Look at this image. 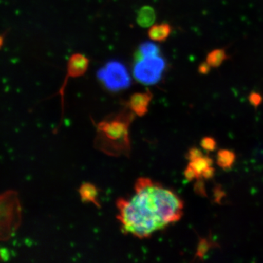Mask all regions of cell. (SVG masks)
<instances>
[{
    "label": "cell",
    "instance_id": "17",
    "mask_svg": "<svg viewBox=\"0 0 263 263\" xmlns=\"http://www.w3.org/2000/svg\"><path fill=\"white\" fill-rule=\"evenodd\" d=\"M202 154L201 151L199 150L197 148H191L188 152L187 158L190 161L195 160V159L199 158L202 157Z\"/></svg>",
    "mask_w": 263,
    "mask_h": 263
},
{
    "label": "cell",
    "instance_id": "16",
    "mask_svg": "<svg viewBox=\"0 0 263 263\" xmlns=\"http://www.w3.org/2000/svg\"><path fill=\"white\" fill-rule=\"evenodd\" d=\"M212 68V67L207 63L206 61L203 62L198 66V72L200 75H208L210 72Z\"/></svg>",
    "mask_w": 263,
    "mask_h": 263
},
{
    "label": "cell",
    "instance_id": "1",
    "mask_svg": "<svg viewBox=\"0 0 263 263\" xmlns=\"http://www.w3.org/2000/svg\"><path fill=\"white\" fill-rule=\"evenodd\" d=\"M117 208L123 232L145 238L179 221L183 203L169 189L148 178H141L135 185L134 195L119 199Z\"/></svg>",
    "mask_w": 263,
    "mask_h": 263
},
{
    "label": "cell",
    "instance_id": "5",
    "mask_svg": "<svg viewBox=\"0 0 263 263\" xmlns=\"http://www.w3.org/2000/svg\"><path fill=\"white\" fill-rule=\"evenodd\" d=\"M152 99V93L149 90H147L144 92L135 93L129 99V108L137 115L143 116L148 110Z\"/></svg>",
    "mask_w": 263,
    "mask_h": 263
},
{
    "label": "cell",
    "instance_id": "15",
    "mask_svg": "<svg viewBox=\"0 0 263 263\" xmlns=\"http://www.w3.org/2000/svg\"><path fill=\"white\" fill-rule=\"evenodd\" d=\"M209 246L210 243L208 242L206 240H202L199 243L198 249H197V255L199 257H202L204 254L206 253L207 251L209 250Z\"/></svg>",
    "mask_w": 263,
    "mask_h": 263
},
{
    "label": "cell",
    "instance_id": "10",
    "mask_svg": "<svg viewBox=\"0 0 263 263\" xmlns=\"http://www.w3.org/2000/svg\"><path fill=\"white\" fill-rule=\"evenodd\" d=\"M213 160L210 157H202L199 158L195 159V160L190 161L189 165L193 167L194 171H195L197 175V178H200L201 176L202 173L205 171L207 167L212 166Z\"/></svg>",
    "mask_w": 263,
    "mask_h": 263
},
{
    "label": "cell",
    "instance_id": "12",
    "mask_svg": "<svg viewBox=\"0 0 263 263\" xmlns=\"http://www.w3.org/2000/svg\"><path fill=\"white\" fill-rule=\"evenodd\" d=\"M80 193L82 199L88 201L95 202L97 195L96 189L91 184H85L81 187Z\"/></svg>",
    "mask_w": 263,
    "mask_h": 263
},
{
    "label": "cell",
    "instance_id": "4",
    "mask_svg": "<svg viewBox=\"0 0 263 263\" xmlns=\"http://www.w3.org/2000/svg\"><path fill=\"white\" fill-rule=\"evenodd\" d=\"M89 66V60L85 55L80 53H76L71 55L67 62V75L62 85L60 93L63 96L64 91L67 85L68 79H76L84 76L87 72Z\"/></svg>",
    "mask_w": 263,
    "mask_h": 263
},
{
    "label": "cell",
    "instance_id": "8",
    "mask_svg": "<svg viewBox=\"0 0 263 263\" xmlns=\"http://www.w3.org/2000/svg\"><path fill=\"white\" fill-rule=\"evenodd\" d=\"M228 59L229 56L227 53L226 48H216L208 53L205 61L212 68H218L221 67Z\"/></svg>",
    "mask_w": 263,
    "mask_h": 263
},
{
    "label": "cell",
    "instance_id": "9",
    "mask_svg": "<svg viewBox=\"0 0 263 263\" xmlns=\"http://www.w3.org/2000/svg\"><path fill=\"white\" fill-rule=\"evenodd\" d=\"M235 155L234 152L230 150H220L217 154V164L224 170L231 168L234 164Z\"/></svg>",
    "mask_w": 263,
    "mask_h": 263
},
{
    "label": "cell",
    "instance_id": "2",
    "mask_svg": "<svg viewBox=\"0 0 263 263\" xmlns=\"http://www.w3.org/2000/svg\"><path fill=\"white\" fill-rule=\"evenodd\" d=\"M165 61L160 55L138 57L133 69L137 81L145 85H154L162 79L165 69Z\"/></svg>",
    "mask_w": 263,
    "mask_h": 263
},
{
    "label": "cell",
    "instance_id": "3",
    "mask_svg": "<svg viewBox=\"0 0 263 263\" xmlns=\"http://www.w3.org/2000/svg\"><path fill=\"white\" fill-rule=\"evenodd\" d=\"M99 80L110 91L127 89L131 85V79L127 69L118 61H110L100 68L97 73Z\"/></svg>",
    "mask_w": 263,
    "mask_h": 263
},
{
    "label": "cell",
    "instance_id": "19",
    "mask_svg": "<svg viewBox=\"0 0 263 263\" xmlns=\"http://www.w3.org/2000/svg\"><path fill=\"white\" fill-rule=\"evenodd\" d=\"M214 173H215V169L210 166V167H207L203 172L202 173V177L205 178V179H212L213 176H214Z\"/></svg>",
    "mask_w": 263,
    "mask_h": 263
},
{
    "label": "cell",
    "instance_id": "18",
    "mask_svg": "<svg viewBox=\"0 0 263 263\" xmlns=\"http://www.w3.org/2000/svg\"><path fill=\"white\" fill-rule=\"evenodd\" d=\"M184 176L186 179L190 181H193V179H197L196 173L194 171L193 167L190 165H188L186 169L185 170Z\"/></svg>",
    "mask_w": 263,
    "mask_h": 263
},
{
    "label": "cell",
    "instance_id": "7",
    "mask_svg": "<svg viewBox=\"0 0 263 263\" xmlns=\"http://www.w3.org/2000/svg\"><path fill=\"white\" fill-rule=\"evenodd\" d=\"M156 19L155 10L149 5L142 7L137 15V22L142 27H149L153 25Z\"/></svg>",
    "mask_w": 263,
    "mask_h": 263
},
{
    "label": "cell",
    "instance_id": "13",
    "mask_svg": "<svg viewBox=\"0 0 263 263\" xmlns=\"http://www.w3.org/2000/svg\"><path fill=\"white\" fill-rule=\"evenodd\" d=\"M201 146L202 148L208 152H212L216 148V142L214 138H211V137H205L202 140Z\"/></svg>",
    "mask_w": 263,
    "mask_h": 263
},
{
    "label": "cell",
    "instance_id": "11",
    "mask_svg": "<svg viewBox=\"0 0 263 263\" xmlns=\"http://www.w3.org/2000/svg\"><path fill=\"white\" fill-rule=\"evenodd\" d=\"M160 48L157 45L152 42H144L141 43L139 48H138V57H145L156 56V55H160Z\"/></svg>",
    "mask_w": 263,
    "mask_h": 263
},
{
    "label": "cell",
    "instance_id": "14",
    "mask_svg": "<svg viewBox=\"0 0 263 263\" xmlns=\"http://www.w3.org/2000/svg\"><path fill=\"white\" fill-rule=\"evenodd\" d=\"M249 101L252 106L257 108L262 103V96L257 91H252L249 95Z\"/></svg>",
    "mask_w": 263,
    "mask_h": 263
},
{
    "label": "cell",
    "instance_id": "21",
    "mask_svg": "<svg viewBox=\"0 0 263 263\" xmlns=\"http://www.w3.org/2000/svg\"><path fill=\"white\" fill-rule=\"evenodd\" d=\"M3 43V38H2L1 37H0V46H2V43Z\"/></svg>",
    "mask_w": 263,
    "mask_h": 263
},
{
    "label": "cell",
    "instance_id": "20",
    "mask_svg": "<svg viewBox=\"0 0 263 263\" xmlns=\"http://www.w3.org/2000/svg\"><path fill=\"white\" fill-rule=\"evenodd\" d=\"M9 259V254L7 249H0V259L1 260H8Z\"/></svg>",
    "mask_w": 263,
    "mask_h": 263
},
{
    "label": "cell",
    "instance_id": "6",
    "mask_svg": "<svg viewBox=\"0 0 263 263\" xmlns=\"http://www.w3.org/2000/svg\"><path fill=\"white\" fill-rule=\"evenodd\" d=\"M172 31V27L168 23L153 24L148 29V36L151 41L162 43L168 39Z\"/></svg>",
    "mask_w": 263,
    "mask_h": 263
}]
</instances>
